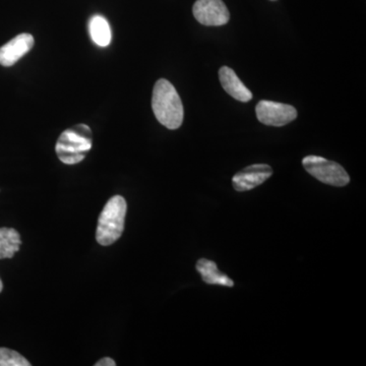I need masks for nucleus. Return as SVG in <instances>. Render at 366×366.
<instances>
[{
  "mask_svg": "<svg viewBox=\"0 0 366 366\" xmlns=\"http://www.w3.org/2000/svg\"><path fill=\"white\" fill-rule=\"evenodd\" d=\"M152 108L161 124L169 129L182 127L184 110L177 89L165 79H160L154 86Z\"/></svg>",
  "mask_w": 366,
  "mask_h": 366,
  "instance_id": "f257e3e1",
  "label": "nucleus"
},
{
  "mask_svg": "<svg viewBox=\"0 0 366 366\" xmlns=\"http://www.w3.org/2000/svg\"><path fill=\"white\" fill-rule=\"evenodd\" d=\"M93 147V137L86 124L74 125L60 134L57 139V157L66 165H76L86 158Z\"/></svg>",
  "mask_w": 366,
  "mask_h": 366,
  "instance_id": "f03ea898",
  "label": "nucleus"
},
{
  "mask_svg": "<svg viewBox=\"0 0 366 366\" xmlns=\"http://www.w3.org/2000/svg\"><path fill=\"white\" fill-rule=\"evenodd\" d=\"M127 204L124 197L115 196L105 204L98 220L96 239L99 244L108 247L119 239L124 230Z\"/></svg>",
  "mask_w": 366,
  "mask_h": 366,
  "instance_id": "7ed1b4c3",
  "label": "nucleus"
},
{
  "mask_svg": "<svg viewBox=\"0 0 366 366\" xmlns=\"http://www.w3.org/2000/svg\"><path fill=\"white\" fill-rule=\"evenodd\" d=\"M302 165L312 177L326 184L345 187L350 182L348 173L340 164L320 156H307L302 160Z\"/></svg>",
  "mask_w": 366,
  "mask_h": 366,
  "instance_id": "20e7f679",
  "label": "nucleus"
},
{
  "mask_svg": "<svg viewBox=\"0 0 366 366\" xmlns=\"http://www.w3.org/2000/svg\"><path fill=\"white\" fill-rule=\"evenodd\" d=\"M255 114L262 124L269 127H284L297 118V110L292 105L262 100L255 106Z\"/></svg>",
  "mask_w": 366,
  "mask_h": 366,
  "instance_id": "39448f33",
  "label": "nucleus"
},
{
  "mask_svg": "<svg viewBox=\"0 0 366 366\" xmlns=\"http://www.w3.org/2000/svg\"><path fill=\"white\" fill-rule=\"evenodd\" d=\"M192 11L196 20L204 26H224L230 19L227 6L222 0H197Z\"/></svg>",
  "mask_w": 366,
  "mask_h": 366,
  "instance_id": "423d86ee",
  "label": "nucleus"
},
{
  "mask_svg": "<svg viewBox=\"0 0 366 366\" xmlns=\"http://www.w3.org/2000/svg\"><path fill=\"white\" fill-rule=\"evenodd\" d=\"M273 175V169L267 164H254L236 173L232 178V184L237 192H247L259 185Z\"/></svg>",
  "mask_w": 366,
  "mask_h": 366,
  "instance_id": "0eeeda50",
  "label": "nucleus"
},
{
  "mask_svg": "<svg viewBox=\"0 0 366 366\" xmlns=\"http://www.w3.org/2000/svg\"><path fill=\"white\" fill-rule=\"evenodd\" d=\"M35 40L31 34L23 33L0 47V66H13L32 49Z\"/></svg>",
  "mask_w": 366,
  "mask_h": 366,
  "instance_id": "6e6552de",
  "label": "nucleus"
},
{
  "mask_svg": "<svg viewBox=\"0 0 366 366\" xmlns=\"http://www.w3.org/2000/svg\"><path fill=\"white\" fill-rule=\"evenodd\" d=\"M219 79H220L221 86H222L224 90L227 92L228 95L234 98L235 100L243 103L252 100V92L244 86V84L240 81L235 71L230 67H221L220 71H219Z\"/></svg>",
  "mask_w": 366,
  "mask_h": 366,
  "instance_id": "1a4fd4ad",
  "label": "nucleus"
},
{
  "mask_svg": "<svg viewBox=\"0 0 366 366\" xmlns=\"http://www.w3.org/2000/svg\"><path fill=\"white\" fill-rule=\"evenodd\" d=\"M197 269L201 274L204 283L209 285L226 286V287L234 286V282L231 280L227 274L219 271L216 262L207 259H199L197 262Z\"/></svg>",
  "mask_w": 366,
  "mask_h": 366,
  "instance_id": "9d476101",
  "label": "nucleus"
},
{
  "mask_svg": "<svg viewBox=\"0 0 366 366\" xmlns=\"http://www.w3.org/2000/svg\"><path fill=\"white\" fill-rule=\"evenodd\" d=\"M21 236L14 228H0V259H11L20 250Z\"/></svg>",
  "mask_w": 366,
  "mask_h": 366,
  "instance_id": "9b49d317",
  "label": "nucleus"
},
{
  "mask_svg": "<svg viewBox=\"0 0 366 366\" xmlns=\"http://www.w3.org/2000/svg\"><path fill=\"white\" fill-rule=\"evenodd\" d=\"M91 39L95 44L106 47L112 42V29L109 23L102 16H94L89 24Z\"/></svg>",
  "mask_w": 366,
  "mask_h": 366,
  "instance_id": "f8f14e48",
  "label": "nucleus"
},
{
  "mask_svg": "<svg viewBox=\"0 0 366 366\" xmlns=\"http://www.w3.org/2000/svg\"><path fill=\"white\" fill-rule=\"evenodd\" d=\"M31 363L16 351L0 348V366H30Z\"/></svg>",
  "mask_w": 366,
  "mask_h": 366,
  "instance_id": "ddd939ff",
  "label": "nucleus"
},
{
  "mask_svg": "<svg viewBox=\"0 0 366 366\" xmlns=\"http://www.w3.org/2000/svg\"><path fill=\"white\" fill-rule=\"evenodd\" d=\"M117 362L110 357H104L98 361L95 366H115Z\"/></svg>",
  "mask_w": 366,
  "mask_h": 366,
  "instance_id": "4468645a",
  "label": "nucleus"
},
{
  "mask_svg": "<svg viewBox=\"0 0 366 366\" xmlns=\"http://www.w3.org/2000/svg\"><path fill=\"white\" fill-rule=\"evenodd\" d=\"M2 288H4V285H2V281L0 280V292H1Z\"/></svg>",
  "mask_w": 366,
  "mask_h": 366,
  "instance_id": "2eb2a0df",
  "label": "nucleus"
},
{
  "mask_svg": "<svg viewBox=\"0 0 366 366\" xmlns=\"http://www.w3.org/2000/svg\"><path fill=\"white\" fill-rule=\"evenodd\" d=\"M271 1H276V0H271Z\"/></svg>",
  "mask_w": 366,
  "mask_h": 366,
  "instance_id": "dca6fc26",
  "label": "nucleus"
}]
</instances>
